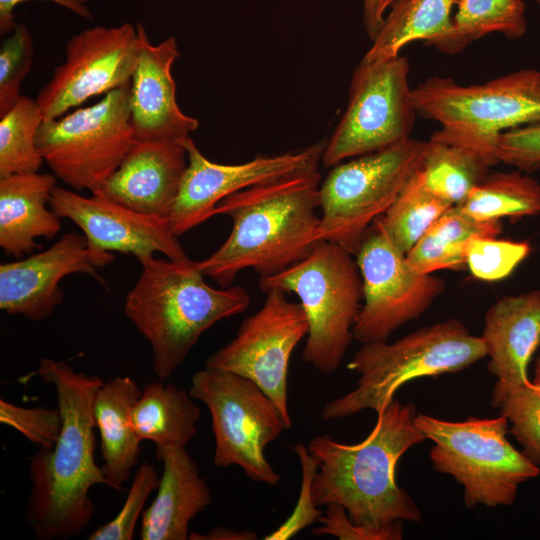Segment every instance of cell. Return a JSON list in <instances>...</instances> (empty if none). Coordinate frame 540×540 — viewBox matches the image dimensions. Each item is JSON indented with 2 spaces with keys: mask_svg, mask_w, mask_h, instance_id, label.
<instances>
[{
  "mask_svg": "<svg viewBox=\"0 0 540 540\" xmlns=\"http://www.w3.org/2000/svg\"><path fill=\"white\" fill-rule=\"evenodd\" d=\"M532 383L540 387V356H538L535 361Z\"/></svg>",
  "mask_w": 540,
  "mask_h": 540,
  "instance_id": "obj_44",
  "label": "cell"
},
{
  "mask_svg": "<svg viewBox=\"0 0 540 540\" xmlns=\"http://www.w3.org/2000/svg\"><path fill=\"white\" fill-rule=\"evenodd\" d=\"M29 0H0V33L1 35L11 34L17 27L14 10L18 4ZM52 1L61 5L85 19H93V15L85 4L79 0H38Z\"/></svg>",
  "mask_w": 540,
  "mask_h": 540,
  "instance_id": "obj_41",
  "label": "cell"
},
{
  "mask_svg": "<svg viewBox=\"0 0 540 540\" xmlns=\"http://www.w3.org/2000/svg\"><path fill=\"white\" fill-rule=\"evenodd\" d=\"M527 241L474 237L465 251V265L477 279L493 282L508 277L529 255Z\"/></svg>",
  "mask_w": 540,
  "mask_h": 540,
  "instance_id": "obj_34",
  "label": "cell"
},
{
  "mask_svg": "<svg viewBox=\"0 0 540 540\" xmlns=\"http://www.w3.org/2000/svg\"><path fill=\"white\" fill-rule=\"evenodd\" d=\"M319 171L249 187L223 199L215 215H226L232 229L224 243L196 266L221 287L239 272L271 276L305 258L319 243Z\"/></svg>",
  "mask_w": 540,
  "mask_h": 540,
  "instance_id": "obj_2",
  "label": "cell"
},
{
  "mask_svg": "<svg viewBox=\"0 0 540 540\" xmlns=\"http://www.w3.org/2000/svg\"><path fill=\"white\" fill-rule=\"evenodd\" d=\"M108 264L90 250L84 235L65 234L43 252L0 265V309L31 321L44 320L63 300L64 277H98L97 269Z\"/></svg>",
  "mask_w": 540,
  "mask_h": 540,
  "instance_id": "obj_18",
  "label": "cell"
},
{
  "mask_svg": "<svg viewBox=\"0 0 540 540\" xmlns=\"http://www.w3.org/2000/svg\"><path fill=\"white\" fill-rule=\"evenodd\" d=\"M415 416L411 403L394 399L377 413L376 424L360 443H340L328 434L314 437L307 446L318 462L311 485L314 505L340 504L362 525L419 522L420 509L395 478L402 455L426 440Z\"/></svg>",
  "mask_w": 540,
  "mask_h": 540,
  "instance_id": "obj_3",
  "label": "cell"
},
{
  "mask_svg": "<svg viewBox=\"0 0 540 540\" xmlns=\"http://www.w3.org/2000/svg\"><path fill=\"white\" fill-rule=\"evenodd\" d=\"M294 451L300 459L303 471L302 488L298 505L282 526L264 538L266 540L288 539L301 529L312 524L314 521H318L319 517L323 514L321 510L316 509L315 505L303 504L304 502L312 501L311 485L317 472L318 462L309 453L307 447L302 444H296L294 446Z\"/></svg>",
  "mask_w": 540,
  "mask_h": 540,
  "instance_id": "obj_40",
  "label": "cell"
},
{
  "mask_svg": "<svg viewBox=\"0 0 540 540\" xmlns=\"http://www.w3.org/2000/svg\"><path fill=\"white\" fill-rule=\"evenodd\" d=\"M188 392L210 412L215 466L236 465L253 481L277 485L281 477L264 449L291 426L274 401L253 381L206 366L193 374Z\"/></svg>",
  "mask_w": 540,
  "mask_h": 540,
  "instance_id": "obj_11",
  "label": "cell"
},
{
  "mask_svg": "<svg viewBox=\"0 0 540 540\" xmlns=\"http://www.w3.org/2000/svg\"><path fill=\"white\" fill-rule=\"evenodd\" d=\"M491 404L511 423L510 432L521 452L540 466V387L532 381L512 388L494 387Z\"/></svg>",
  "mask_w": 540,
  "mask_h": 540,
  "instance_id": "obj_33",
  "label": "cell"
},
{
  "mask_svg": "<svg viewBox=\"0 0 540 540\" xmlns=\"http://www.w3.org/2000/svg\"><path fill=\"white\" fill-rule=\"evenodd\" d=\"M486 356L482 337L470 334L456 318L420 328L393 343L362 344L347 364L360 374L357 387L326 403L322 417L339 419L364 409L378 413L407 382L456 373Z\"/></svg>",
  "mask_w": 540,
  "mask_h": 540,
  "instance_id": "obj_5",
  "label": "cell"
},
{
  "mask_svg": "<svg viewBox=\"0 0 540 540\" xmlns=\"http://www.w3.org/2000/svg\"><path fill=\"white\" fill-rule=\"evenodd\" d=\"M482 339L490 360L494 387L524 385L529 363L540 345V290L503 296L484 316Z\"/></svg>",
  "mask_w": 540,
  "mask_h": 540,
  "instance_id": "obj_21",
  "label": "cell"
},
{
  "mask_svg": "<svg viewBox=\"0 0 540 540\" xmlns=\"http://www.w3.org/2000/svg\"><path fill=\"white\" fill-rule=\"evenodd\" d=\"M32 61V36L24 24H18L0 48V117L20 98L21 84Z\"/></svg>",
  "mask_w": 540,
  "mask_h": 540,
  "instance_id": "obj_36",
  "label": "cell"
},
{
  "mask_svg": "<svg viewBox=\"0 0 540 540\" xmlns=\"http://www.w3.org/2000/svg\"><path fill=\"white\" fill-rule=\"evenodd\" d=\"M363 21L367 34L372 39L380 29L387 11L397 0H362Z\"/></svg>",
  "mask_w": 540,
  "mask_h": 540,
  "instance_id": "obj_42",
  "label": "cell"
},
{
  "mask_svg": "<svg viewBox=\"0 0 540 540\" xmlns=\"http://www.w3.org/2000/svg\"><path fill=\"white\" fill-rule=\"evenodd\" d=\"M187 168L167 216L176 236L215 216L226 197L252 186L318 171L325 142L274 156H258L241 164H219L207 159L191 137L183 140Z\"/></svg>",
  "mask_w": 540,
  "mask_h": 540,
  "instance_id": "obj_16",
  "label": "cell"
},
{
  "mask_svg": "<svg viewBox=\"0 0 540 540\" xmlns=\"http://www.w3.org/2000/svg\"><path fill=\"white\" fill-rule=\"evenodd\" d=\"M125 298L124 314L150 343L153 371L164 381L184 362L201 335L250 305L239 286L213 288L196 261L153 257Z\"/></svg>",
  "mask_w": 540,
  "mask_h": 540,
  "instance_id": "obj_4",
  "label": "cell"
},
{
  "mask_svg": "<svg viewBox=\"0 0 540 540\" xmlns=\"http://www.w3.org/2000/svg\"><path fill=\"white\" fill-rule=\"evenodd\" d=\"M452 206L430 192L417 171L389 209L375 222L387 239L406 255L429 227Z\"/></svg>",
  "mask_w": 540,
  "mask_h": 540,
  "instance_id": "obj_31",
  "label": "cell"
},
{
  "mask_svg": "<svg viewBox=\"0 0 540 540\" xmlns=\"http://www.w3.org/2000/svg\"><path fill=\"white\" fill-rule=\"evenodd\" d=\"M139 52L130 81V119L136 139L184 140L199 121L180 109L172 66L180 56L175 37L153 45L141 23L136 24Z\"/></svg>",
  "mask_w": 540,
  "mask_h": 540,
  "instance_id": "obj_19",
  "label": "cell"
},
{
  "mask_svg": "<svg viewBox=\"0 0 540 540\" xmlns=\"http://www.w3.org/2000/svg\"><path fill=\"white\" fill-rule=\"evenodd\" d=\"M81 3L85 4L86 2L90 1V0H79Z\"/></svg>",
  "mask_w": 540,
  "mask_h": 540,
  "instance_id": "obj_45",
  "label": "cell"
},
{
  "mask_svg": "<svg viewBox=\"0 0 540 540\" xmlns=\"http://www.w3.org/2000/svg\"><path fill=\"white\" fill-rule=\"evenodd\" d=\"M540 5V0H535Z\"/></svg>",
  "mask_w": 540,
  "mask_h": 540,
  "instance_id": "obj_46",
  "label": "cell"
},
{
  "mask_svg": "<svg viewBox=\"0 0 540 540\" xmlns=\"http://www.w3.org/2000/svg\"><path fill=\"white\" fill-rule=\"evenodd\" d=\"M262 307L241 323L236 337L205 361L210 368L230 371L257 384L277 405L287 423V377L290 357L307 336L308 322L298 302L271 289Z\"/></svg>",
  "mask_w": 540,
  "mask_h": 540,
  "instance_id": "obj_14",
  "label": "cell"
},
{
  "mask_svg": "<svg viewBox=\"0 0 540 540\" xmlns=\"http://www.w3.org/2000/svg\"><path fill=\"white\" fill-rule=\"evenodd\" d=\"M36 374L55 388L62 428L52 449L39 448L29 460L25 519L36 539L67 540L78 537L92 520L90 489L108 485L94 456L93 404L104 381L50 358L41 359Z\"/></svg>",
  "mask_w": 540,
  "mask_h": 540,
  "instance_id": "obj_1",
  "label": "cell"
},
{
  "mask_svg": "<svg viewBox=\"0 0 540 540\" xmlns=\"http://www.w3.org/2000/svg\"><path fill=\"white\" fill-rule=\"evenodd\" d=\"M43 121L37 101L22 95L0 117V178L38 172L44 160L36 137Z\"/></svg>",
  "mask_w": 540,
  "mask_h": 540,
  "instance_id": "obj_32",
  "label": "cell"
},
{
  "mask_svg": "<svg viewBox=\"0 0 540 540\" xmlns=\"http://www.w3.org/2000/svg\"><path fill=\"white\" fill-rule=\"evenodd\" d=\"M502 229L501 220L479 222L462 213L457 206H452L406 253L407 263L421 274L460 269L466 266V246L472 238L497 237Z\"/></svg>",
  "mask_w": 540,
  "mask_h": 540,
  "instance_id": "obj_28",
  "label": "cell"
},
{
  "mask_svg": "<svg viewBox=\"0 0 540 540\" xmlns=\"http://www.w3.org/2000/svg\"><path fill=\"white\" fill-rule=\"evenodd\" d=\"M130 83L89 107L44 120L36 142L53 174L74 190L99 191L136 141Z\"/></svg>",
  "mask_w": 540,
  "mask_h": 540,
  "instance_id": "obj_10",
  "label": "cell"
},
{
  "mask_svg": "<svg viewBox=\"0 0 540 540\" xmlns=\"http://www.w3.org/2000/svg\"><path fill=\"white\" fill-rule=\"evenodd\" d=\"M412 102L418 115L440 123L447 136L495 166L499 135L540 119V70L524 68L471 85L430 77L412 88Z\"/></svg>",
  "mask_w": 540,
  "mask_h": 540,
  "instance_id": "obj_6",
  "label": "cell"
},
{
  "mask_svg": "<svg viewBox=\"0 0 540 540\" xmlns=\"http://www.w3.org/2000/svg\"><path fill=\"white\" fill-rule=\"evenodd\" d=\"M355 256L364 302L353 337L362 344L387 341L403 324L419 318L446 289L440 277L415 272L375 221Z\"/></svg>",
  "mask_w": 540,
  "mask_h": 540,
  "instance_id": "obj_13",
  "label": "cell"
},
{
  "mask_svg": "<svg viewBox=\"0 0 540 540\" xmlns=\"http://www.w3.org/2000/svg\"><path fill=\"white\" fill-rule=\"evenodd\" d=\"M490 167L478 151L439 129L426 141L418 173L430 192L457 206L489 174Z\"/></svg>",
  "mask_w": 540,
  "mask_h": 540,
  "instance_id": "obj_27",
  "label": "cell"
},
{
  "mask_svg": "<svg viewBox=\"0 0 540 540\" xmlns=\"http://www.w3.org/2000/svg\"><path fill=\"white\" fill-rule=\"evenodd\" d=\"M138 52L137 28L131 23L95 26L72 36L64 63L36 97L44 120L61 117L92 97L130 83Z\"/></svg>",
  "mask_w": 540,
  "mask_h": 540,
  "instance_id": "obj_15",
  "label": "cell"
},
{
  "mask_svg": "<svg viewBox=\"0 0 540 540\" xmlns=\"http://www.w3.org/2000/svg\"><path fill=\"white\" fill-rule=\"evenodd\" d=\"M56 178L38 172L0 178V247L7 255L20 259L40 248L35 239L59 232L60 218L49 206Z\"/></svg>",
  "mask_w": 540,
  "mask_h": 540,
  "instance_id": "obj_23",
  "label": "cell"
},
{
  "mask_svg": "<svg viewBox=\"0 0 540 540\" xmlns=\"http://www.w3.org/2000/svg\"><path fill=\"white\" fill-rule=\"evenodd\" d=\"M425 149L426 141L409 137L333 166L320 184L317 240L338 244L355 255L373 222L420 168Z\"/></svg>",
  "mask_w": 540,
  "mask_h": 540,
  "instance_id": "obj_9",
  "label": "cell"
},
{
  "mask_svg": "<svg viewBox=\"0 0 540 540\" xmlns=\"http://www.w3.org/2000/svg\"><path fill=\"white\" fill-rule=\"evenodd\" d=\"M160 478L156 468L143 462L136 469L124 504L109 522L94 530L89 540H131L138 518L150 494L158 487Z\"/></svg>",
  "mask_w": 540,
  "mask_h": 540,
  "instance_id": "obj_35",
  "label": "cell"
},
{
  "mask_svg": "<svg viewBox=\"0 0 540 540\" xmlns=\"http://www.w3.org/2000/svg\"><path fill=\"white\" fill-rule=\"evenodd\" d=\"M450 34L435 47L457 54L474 41L492 33L519 39L528 28L523 0H456Z\"/></svg>",
  "mask_w": 540,
  "mask_h": 540,
  "instance_id": "obj_30",
  "label": "cell"
},
{
  "mask_svg": "<svg viewBox=\"0 0 540 540\" xmlns=\"http://www.w3.org/2000/svg\"><path fill=\"white\" fill-rule=\"evenodd\" d=\"M352 256L338 244L320 241L302 260L259 279L263 292L297 295L308 322L303 359L325 374L339 368L362 306V279Z\"/></svg>",
  "mask_w": 540,
  "mask_h": 540,
  "instance_id": "obj_7",
  "label": "cell"
},
{
  "mask_svg": "<svg viewBox=\"0 0 540 540\" xmlns=\"http://www.w3.org/2000/svg\"><path fill=\"white\" fill-rule=\"evenodd\" d=\"M186 168L183 140L136 139L99 191L136 211L167 219Z\"/></svg>",
  "mask_w": 540,
  "mask_h": 540,
  "instance_id": "obj_20",
  "label": "cell"
},
{
  "mask_svg": "<svg viewBox=\"0 0 540 540\" xmlns=\"http://www.w3.org/2000/svg\"><path fill=\"white\" fill-rule=\"evenodd\" d=\"M142 390L129 376H117L98 389L93 412L100 434L103 473L108 486L122 490L138 463L141 440L132 423V410Z\"/></svg>",
  "mask_w": 540,
  "mask_h": 540,
  "instance_id": "obj_24",
  "label": "cell"
},
{
  "mask_svg": "<svg viewBox=\"0 0 540 540\" xmlns=\"http://www.w3.org/2000/svg\"><path fill=\"white\" fill-rule=\"evenodd\" d=\"M49 206L60 219L77 225L90 250L110 263L112 251L133 255L141 265L157 252L175 261L190 260L166 218L136 211L101 191L85 197L56 186Z\"/></svg>",
  "mask_w": 540,
  "mask_h": 540,
  "instance_id": "obj_17",
  "label": "cell"
},
{
  "mask_svg": "<svg viewBox=\"0 0 540 540\" xmlns=\"http://www.w3.org/2000/svg\"><path fill=\"white\" fill-rule=\"evenodd\" d=\"M404 56L361 60L352 74L348 103L321 163L333 167L348 158L377 152L410 137L417 112Z\"/></svg>",
  "mask_w": 540,
  "mask_h": 540,
  "instance_id": "obj_12",
  "label": "cell"
},
{
  "mask_svg": "<svg viewBox=\"0 0 540 540\" xmlns=\"http://www.w3.org/2000/svg\"><path fill=\"white\" fill-rule=\"evenodd\" d=\"M257 535L251 531H233L225 527H217L207 534L190 533L189 539L194 540H253Z\"/></svg>",
  "mask_w": 540,
  "mask_h": 540,
  "instance_id": "obj_43",
  "label": "cell"
},
{
  "mask_svg": "<svg viewBox=\"0 0 540 540\" xmlns=\"http://www.w3.org/2000/svg\"><path fill=\"white\" fill-rule=\"evenodd\" d=\"M193 397L172 383L145 385L132 410V423L141 441L156 447L183 446L197 433L201 411Z\"/></svg>",
  "mask_w": 540,
  "mask_h": 540,
  "instance_id": "obj_26",
  "label": "cell"
},
{
  "mask_svg": "<svg viewBox=\"0 0 540 540\" xmlns=\"http://www.w3.org/2000/svg\"><path fill=\"white\" fill-rule=\"evenodd\" d=\"M415 423L434 443L433 468L463 486L467 508L512 505L519 486L540 475L539 466L507 439L508 420L502 415L445 421L416 414Z\"/></svg>",
  "mask_w": 540,
  "mask_h": 540,
  "instance_id": "obj_8",
  "label": "cell"
},
{
  "mask_svg": "<svg viewBox=\"0 0 540 540\" xmlns=\"http://www.w3.org/2000/svg\"><path fill=\"white\" fill-rule=\"evenodd\" d=\"M156 456L163 472L156 497L142 513L140 539H189V523L212 502L210 488L185 447H156Z\"/></svg>",
  "mask_w": 540,
  "mask_h": 540,
  "instance_id": "obj_22",
  "label": "cell"
},
{
  "mask_svg": "<svg viewBox=\"0 0 540 540\" xmlns=\"http://www.w3.org/2000/svg\"><path fill=\"white\" fill-rule=\"evenodd\" d=\"M457 207L479 222L539 215L540 183L520 170L489 173Z\"/></svg>",
  "mask_w": 540,
  "mask_h": 540,
  "instance_id": "obj_29",
  "label": "cell"
},
{
  "mask_svg": "<svg viewBox=\"0 0 540 540\" xmlns=\"http://www.w3.org/2000/svg\"><path fill=\"white\" fill-rule=\"evenodd\" d=\"M499 162L525 173L540 169V119L527 125L507 130L496 143Z\"/></svg>",
  "mask_w": 540,
  "mask_h": 540,
  "instance_id": "obj_39",
  "label": "cell"
},
{
  "mask_svg": "<svg viewBox=\"0 0 540 540\" xmlns=\"http://www.w3.org/2000/svg\"><path fill=\"white\" fill-rule=\"evenodd\" d=\"M318 521L320 526L312 530L315 536L330 535L339 540H400L403 535V521L382 525L357 524L349 518L346 509L336 503L326 505Z\"/></svg>",
  "mask_w": 540,
  "mask_h": 540,
  "instance_id": "obj_38",
  "label": "cell"
},
{
  "mask_svg": "<svg viewBox=\"0 0 540 540\" xmlns=\"http://www.w3.org/2000/svg\"><path fill=\"white\" fill-rule=\"evenodd\" d=\"M456 0H397L371 39L363 60L394 58L414 41L436 46L453 27L452 10Z\"/></svg>",
  "mask_w": 540,
  "mask_h": 540,
  "instance_id": "obj_25",
  "label": "cell"
},
{
  "mask_svg": "<svg viewBox=\"0 0 540 540\" xmlns=\"http://www.w3.org/2000/svg\"><path fill=\"white\" fill-rule=\"evenodd\" d=\"M0 422L14 428L39 448L45 449L54 447L62 428L58 407L26 408L4 399H0Z\"/></svg>",
  "mask_w": 540,
  "mask_h": 540,
  "instance_id": "obj_37",
  "label": "cell"
}]
</instances>
